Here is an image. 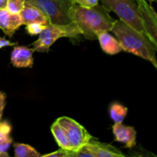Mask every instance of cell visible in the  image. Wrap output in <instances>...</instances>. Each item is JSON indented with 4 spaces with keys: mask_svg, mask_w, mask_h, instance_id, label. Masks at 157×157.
I'll return each instance as SVG.
<instances>
[{
    "mask_svg": "<svg viewBox=\"0 0 157 157\" xmlns=\"http://www.w3.org/2000/svg\"><path fill=\"white\" fill-rule=\"evenodd\" d=\"M15 157H40L41 155L29 144L16 143L13 145Z\"/></svg>",
    "mask_w": 157,
    "mask_h": 157,
    "instance_id": "cell-15",
    "label": "cell"
},
{
    "mask_svg": "<svg viewBox=\"0 0 157 157\" xmlns=\"http://www.w3.org/2000/svg\"><path fill=\"white\" fill-rule=\"evenodd\" d=\"M19 15L23 25H28L32 22H39L44 25L50 24L48 18L40 9L33 5L25 2L24 8L19 12Z\"/></svg>",
    "mask_w": 157,
    "mask_h": 157,
    "instance_id": "cell-11",
    "label": "cell"
},
{
    "mask_svg": "<svg viewBox=\"0 0 157 157\" xmlns=\"http://www.w3.org/2000/svg\"><path fill=\"white\" fill-rule=\"evenodd\" d=\"M15 45H17V42H12L9 40H7L6 38L0 37V48H2L4 47H8V46Z\"/></svg>",
    "mask_w": 157,
    "mask_h": 157,
    "instance_id": "cell-24",
    "label": "cell"
},
{
    "mask_svg": "<svg viewBox=\"0 0 157 157\" xmlns=\"http://www.w3.org/2000/svg\"><path fill=\"white\" fill-rule=\"evenodd\" d=\"M81 34L74 22L67 25L49 24L39 34V37L32 44L35 52L48 53L51 46L60 38H78Z\"/></svg>",
    "mask_w": 157,
    "mask_h": 157,
    "instance_id": "cell-3",
    "label": "cell"
},
{
    "mask_svg": "<svg viewBox=\"0 0 157 157\" xmlns=\"http://www.w3.org/2000/svg\"><path fill=\"white\" fill-rule=\"evenodd\" d=\"M108 12L117 14L120 19L140 33H144L138 5L135 0H101Z\"/></svg>",
    "mask_w": 157,
    "mask_h": 157,
    "instance_id": "cell-4",
    "label": "cell"
},
{
    "mask_svg": "<svg viewBox=\"0 0 157 157\" xmlns=\"http://www.w3.org/2000/svg\"><path fill=\"white\" fill-rule=\"evenodd\" d=\"M111 32L117 38L123 51L150 61L157 68V48L144 33L137 32L121 20H117Z\"/></svg>",
    "mask_w": 157,
    "mask_h": 157,
    "instance_id": "cell-2",
    "label": "cell"
},
{
    "mask_svg": "<svg viewBox=\"0 0 157 157\" xmlns=\"http://www.w3.org/2000/svg\"><path fill=\"white\" fill-rule=\"evenodd\" d=\"M0 157H9V155L8 154L7 152H5V153H0Z\"/></svg>",
    "mask_w": 157,
    "mask_h": 157,
    "instance_id": "cell-26",
    "label": "cell"
},
{
    "mask_svg": "<svg viewBox=\"0 0 157 157\" xmlns=\"http://www.w3.org/2000/svg\"><path fill=\"white\" fill-rule=\"evenodd\" d=\"M102 50L107 55H114L122 52L123 48L117 39L109 34L108 32H103L98 35Z\"/></svg>",
    "mask_w": 157,
    "mask_h": 157,
    "instance_id": "cell-13",
    "label": "cell"
},
{
    "mask_svg": "<svg viewBox=\"0 0 157 157\" xmlns=\"http://www.w3.org/2000/svg\"><path fill=\"white\" fill-rule=\"evenodd\" d=\"M8 0H0V9H6Z\"/></svg>",
    "mask_w": 157,
    "mask_h": 157,
    "instance_id": "cell-25",
    "label": "cell"
},
{
    "mask_svg": "<svg viewBox=\"0 0 157 157\" xmlns=\"http://www.w3.org/2000/svg\"><path fill=\"white\" fill-rule=\"evenodd\" d=\"M112 129L115 140L125 144L126 148L135 147L136 132L133 127L124 126L122 123H115Z\"/></svg>",
    "mask_w": 157,
    "mask_h": 157,
    "instance_id": "cell-9",
    "label": "cell"
},
{
    "mask_svg": "<svg viewBox=\"0 0 157 157\" xmlns=\"http://www.w3.org/2000/svg\"><path fill=\"white\" fill-rule=\"evenodd\" d=\"M128 108L120 103L114 102L110 107V118L114 123H123L127 117Z\"/></svg>",
    "mask_w": 157,
    "mask_h": 157,
    "instance_id": "cell-16",
    "label": "cell"
},
{
    "mask_svg": "<svg viewBox=\"0 0 157 157\" xmlns=\"http://www.w3.org/2000/svg\"><path fill=\"white\" fill-rule=\"evenodd\" d=\"M12 130L10 124L7 121L0 122V136L2 135H9Z\"/></svg>",
    "mask_w": 157,
    "mask_h": 157,
    "instance_id": "cell-21",
    "label": "cell"
},
{
    "mask_svg": "<svg viewBox=\"0 0 157 157\" xmlns=\"http://www.w3.org/2000/svg\"><path fill=\"white\" fill-rule=\"evenodd\" d=\"M64 129L71 150L77 151L87 144L92 136L82 125L68 117H61L56 120Z\"/></svg>",
    "mask_w": 157,
    "mask_h": 157,
    "instance_id": "cell-6",
    "label": "cell"
},
{
    "mask_svg": "<svg viewBox=\"0 0 157 157\" xmlns=\"http://www.w3.org/2000/svg\"><path fill=\"white\" fill-rule=\"evenodd\" d=\"M73 3L83 6V7H92L95 5L98 4L99 0H71Z\"/></svg>",
    "mask_w": 157,
    "mask_h": 157,
    "instance_id": "cell-20",
    "label": "cell"
},
{
    "mask_svg": "<svg viewBox=\"0 0 157 157\" xmlns=\"http://www.w3.org/2000/svg\"><path fill=\"white\" fill-rule=\"evenodd\" d=\"M41 11L50 24L67 25L72 22L69 10L74 4L71 0H25Z\"/></svg>",
    "mask_w": 157,
    "mask_h": 157,
    "instance_id": "cell-5",
    "label": "cell"
},
{
    "mask_svg": "<svg viewBox=\"0 0 157 157\" xmlns=\"http://www.w3.org/2000/svg\"><path fill=\"white\" fill-rule=\"evenodd\" d=\"M87 147L93 153L94 157H124L121 151L110 144L97 141L92 137L87 144Z\"/></svg>",
    "mask_w": 157,
    "mask_h": 157,
    "instance_id": "cell-12",
    "label": "cell"
},
{
    "mask_svg": "<svg viewBox=\"0 0 157 157\" xmlns=\"http://www.w3.org/2000/svg\"><path fill=\"white\" fill-rule=\"evenodd\" d=\"M43 157H67V150H64V149H60L54 153H48L44 154Z\"/></svg>",
    "mask_w": 157,
    "mask_h": 157,
    "instance_id": "cell-22",
    "label": "cell"
},
{
    "mask_svg": "<svg viewBox=\"0 0 157 157\" xmlns=\"http://www.w3.org/2000/svg\"><path fill=\"white\" fill-rule=\"evenodd\" d=\"M6 94L4 92L0 90V121H1L2 117L3 111L6 107Z\"/></svg>",
    "mask_w": 157,
    "mask_h": 157,
    "instance_id": "cell-23",
    "label": "cell"
},
{
    "mask_svg": "<svg viewBox=\"0 0 157 157\" xmlns=\"http://www.w3.org/2000/svg\"><path fill=\"white\" fill-rule=\"evenodd\" d=\"M22 24L19 14L10 13L6 9H0V29L9 37H12L15 31Z\"/></svg>",
    "mask_w": 157,
    "mask_h": 157,
    "instance_id": "cell-10",
    "label": "cell"
},
{
    "mask_svg": "<svg viewBox=\"0 0 157 157\" xmlns=\"http://www.w3.org/2000/svg\"><path fill=\"white\" fill-rule=\"evenodd\" d=\"M51 131H52V135L55 137V141L60 147V148L71 150L70 144H69L65 133H64V129L60 126V124L56 121L52 124V127H51Z\"/></svg>",
    "mask_w": 157,
    "mask_h": 157,
    "instance_id": "cell-14",
    "label": "cell"
},
{
    "mask_svg": "<svg viewBox=\"0 0 157 157\" xmlns=\"http://www.w3.org/2000/svg\"><path fill=\"white\" fill-rule=\"evenodd\" d=\"M13 140L9 135H2L0 136V153L7 152L10 146L12 145Z\"/></svg>",
    "mask_w": 157,
    "mask_h": 157,
    "instance_id": "cell-19",
    "label": "cell"
},
{
    "mask_svg": "<svg viewBox=\"0 0 157 157\" xmlns=\"http://www.w3.org/2000/svg\"><path fill=\"white\" fill-rule=\"evenodd\" d=\"M34 52L33 48L15 45L11 54V63L15 67H32L34 64L32 54Z\"/></svg>",
    "mask_w": 157,
    "mask_h": 157,
    "instance_id": "cell-8",
    "label": "cell"
},
{
    "mask_svg": "<svg viewBox=\"0 0 157 157\" xmlns=\"http://www.w3.org/2000/svg\"><path fill=\"white\" fill-rule=\"evenodd\" d=\"M46 25L41 24L39 22H32L30 24L26 25L25 31L29 35L34 36V35H39L41 31L44 29Z\"/></svg>",
    "mask_w": 157,
    "mask_h": 157,
    "instance_id": "cell-18",
    "label": "cell"
},
{
    "mask_svg": "<svg viewBox=\"0 0 157 157\" xmlns=\"http://www.w3.org/2000/svg\"><path fill=\"white\" fill-rule=\"evenodd\" d=\"M135 1H138V0H135ZM146 1H147L148 2L150 3H152V2H157V0H146Z\"/></svg>",
    "mask_w": 157,
    "mask_h": 157,
    "instance_id": "cell-27",
    "label": "cell"
},
{
    "mask_svg": "<svg viewBox=\"0 0 157 157\" xmlns=\"http://www.w3.org/2000/svg\"><path fill=\"white\" fill-rule=\"evenodd\" d=\"M69 17L78 26L81 35L91 41L98 39V35L101 32L111 31L117 21L107 9L98 4L87 8L74 3L69 10Z\"/></svg>",
    "mask_w": 157,
    "mask_h": 157,
    "instance_id": "cell-1",
    "label": "cell"
},
{
    "mask_svg": "<svg viewBox=\"0 0 157 157\" xmlns=\"http://www.w3.org/2000/svg\"><path fill=\"white\" fill-rule=\"evenodd\" d=\"M144 33L157 48V16L152 5L146 0L136 1Z\"/></svg>",
    "mask_w": 157,
    "mask_h": 157,
    "instance_id": "cell-7",
    "label": "cell"
},
{
    "mask_svg": "<svg viewBox=\"0 0 157 157\" xmlns=\"http://www.w3.org/2000/svg\"><path fill=\"white\" fill-rule=\"evenodd\" d=\"M25 0H8L6 5V10L10 13L19 14L23 9Z\"/></svg>",
    "mask_w": 157,
    "mask_h": 157,
    "instance_id": "cell-17",
    "label": "cell"
}]
</instances>
